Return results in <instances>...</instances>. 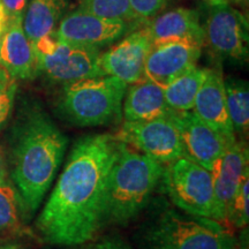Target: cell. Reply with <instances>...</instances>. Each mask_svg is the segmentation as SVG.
Here are the masks:
<instances>
[{
    "label": "cell",
    "mask_w": 249,
    "mask_h": 249,
    "mask_svg": "<svg viewBox=\"0 0 249 249\" xmlns=\"http://www.w3.org/2000/svg\"><path fill=\"white\" fill-rule=\"evenodd\" d=\"M119 143L111 134H93L75 143L37 219L44 241L70 247L82 245L105 225L108 176Z\"/></svg>",
    "instance_id": "cell-1"
},
{
    "label": "cell",
    "mask_w": 249,
    "mask_h": 249,
    "mask_svg": "<svg viewBox=\"0 0 249 249\" xmlns=\"http://www.w3.org/2000/svg\"><path fill=\"white\" fill-rule=\"evenodd\" d=\"M17 130L13 148V177L24 207L38 209L58 172L68 140L43 112H34Z\"/></svg>",
    "instance_id": "cell-2"
},
{
    "label": "cell",
    "mask_w": 249,
    "mask_h": 249,
    "mask_svg": "<svg viewBox=\"0 0 249 249\" xmlns=\"http://www.w3.org/2000/svg\"><path fill=\"white\" fill-rule=\"evenodd\" d=\"M164 169V164L120 142L108 176L105 224L126 225L138 216L163 178Z\"/></svg>",
    "instance_id": "cell-3"
},
{
    "label": "cell",
    "mask_w": 249,
    "mask_h": 249,
    "mask_svg": "<svg viewBox=\"0 0 249 249\" xmlns=\"http://www.w3.org/2000/svg\"><path fill=\"white\" fill-rule=\"evenodd\" d=\"M139 249H233L235 240L222 222L167 210L136 232Z\"/></svg>",
    "instance_id": "cell-4"
},
{
    "label": "cell",
    "mask_w": 249,
    "mask_h": 249,
    "mask_svg": "<svg viewBox=\"0 0 249 249\" xmlns=\"http://www.w3.org/2000/svg\"><path fill=\"white\" fill-rule=\"evenodd\" d=\"M127 85L114 76H95L65 85L61 114L79 127H97L120 119Z\"/></svg>",
    "instance_id": "cell-5"
},
{
    "label": "cell",
    "mask_w": 249,
    "mask_h": 249,
    "mask_svg": "<svg viewBox=\"0 0 249 249\" xmlns=\"http://www.w3.org/2000/svg\"><path fill=\"white\" fill-rule=\"evenodd\" d=\"M36 66L52 80L70 83L104 76L99 67L98 48L65 42L51 33L33 43Z\"/></svg>",
    "instance_id": "cell-6"
},
{
    "label": "cell",
    "mask_w": 249,
    "mask_h": 249,
    "mask_svg": "<svg viewBox=\"0 0 249 249\" xmlns=\"http://www.w3.org/2000/svg\"><path fill=\"white\" fill-rule=\"evenodd\" d=\"M161 180L173 203L186 213L217 220L211 171L181 157L167 164Z\"/></svg>",
    "instance_id": "cell-7"
},
{
    "label": "cell",
    "mask_w": 249,
    "mask_h": 249,
    "mask_svg": "<svg viewBox=\"0 0 249 249\" xmlns=\"http://www.w3.org/2000/svg\"><path fill=\"white\" fill-rule=\"evenodd\" d=\"M114 136L161 164L185 157L178 129L169 114L148 121H126Z\"/></svg>",
    "instance_id": "cell-8"
},
{
    "label": "cell",
    "mask_w": 249,
    "mask_h": 249,
    "mask_svg": "<svg viewBox=\"0 0 249 249\" xmlns=\"http://www.w3.org/2000/svg\"><path fill=\"white\" fill-rule=\"evenodd\" d=\"M171 120L178 129L185 157L207 170L213 165L234 141H230L191 111H171Z\"/></svg>",
    "instance_id": "cell-9"
},
{
    "label": "cell",
    "mask_w": 249,
    "mask_h": 249,
    "mask_svg": "<svg viewBox=\"0 0 249 249\" xmlns=\"http://www.w3.org/2000/svg\"><path fill=\"white\" fill-rule=\"evenodd\" d=\"M204 33L210 49L217 57L233 61L247 59V24L244 17L226 0L211 2Z\"/></svg>",
    "instance_id": "cell-10"
},
{
    "label": "cell",
    "mask_w": 249,
    "mask_h": 249,
    "mask_svg": "<svg viewBox=\"0 0 249 249\" xmlns=\"http://www.w3.org/2000/svg\"><path fill=\"white\" fill-rule=\"evenodd\" d=\"M152 39L148 27L134 31L99 57V67L104 75L114 76L126 85L144 79V64Z\"/></svg>",
    "instance_id": "cell-11"
},
{
    "label": "cell",
    "mask_w": 249,
    "mask_h": 249,
    "mask_svg": "<svg viewBox=\"0 0 249 249\" xmlns=\"http://www.w3.org/2000/svg\"><path fill=\"white\" fill-rule=\"evenodd\" d=\"M202 46L183 40L151 45L144 64V79L164 88L171 81L196 66Z\"/></svg>",
    "instance_id": "cell-12"
},
{
    "label": "cell",
    "mask_w": 249,
    "mask_h": 249,
    "mask_svg": "<svg viewBox=\"0 0 249 249\" xmlns=\"http://www.w3.org/2000/svg\"><path fill=\"white\" fill-rule=\"evenodd\" d=\"M216 214L218 222H226L227 213L242 180L249 173L248 148L245 142H234L218 158L213 170Z\"/></svg>",
    "instance_id": "cell-13"
},
{
    "label": "cell",
    "mask_w": 249,
    "mask_h": 249,
    "mask_svg": "<svg viewBox=\"0 0 249 249\" xmlns=\"http://www.w3.org/2000/svg\"><path fill=\"white\" fill-rule=\"evenodd\" d=\"M126 30V21L104 18L79 8L62 18L55 35L65 42L98 48L120 38Z\"/></svg>",
    "instance_id": "cell-14"
},
{
    "label": "cell",
    "mask_w": 249,
    "mask_h": 249,
    "mask_svg": "<svg viewBox=\"0 0 249 249\" xmlns=\"http://www.w3.org/2000/svg\"><path fill=\"white\" fill-rule=\"evenodd\" d=\"M192 111L230 141H235V134L227 111L225 82L220 71L208 70Z\"/></svg>",
    "instance_id": "cell-15"
},
{
    "label": "cell",
    "mask_w": 249,
    "mask_h": 249,
    "mask_svg": "<svg viewBox=\"0 0 249 249\" xmlns=\"http://www.w3.org/2000/svg\"><path fill=\"white\" fill-rule=\"evenodd\" d=\"M0 62L14 79H30L36 71V57L33 44L22 27V17L11 18L1 37Z\"/></svg>",
    "instance_id": "cell-16"
},
{
    "label": "cell",
    "mask_w": 249,
    "mask_h": 249,
    "mask_svg": "<svg viewBox=\"0 0 249 249\" xmlns=\"http://www.w3.org/2000/svg\"><path fill=\"white\" fill-rule=\"evenodd\" d=\"M147 27L152 44L169 40H183L202 46L205 39L198 13L192 9L176 8L166 12L156 18Z\"/></svg>",
    "instance_id": "cell-17"
},
{
    "label": "cell",
    "mask_w": 249,
    "mask_h": 249,
    "mask_svg": "<svg viewBox=\"0 0 249 249\" xmlns=\"http://www.w3.org/2000/svg\"><path fill=\"white\" fill-rule=\"evenodd\" d=\"M172 111L161 87L145 79L134 83L124 104L126 121H148L166 117Z\"/></svg>",
    "instance_id": "cell-18"
},
{
    "label": "cell",
    "mask_w": 249,
    "mask_h": 249,
    "mask_svg": "<svg viewBox=\"0 0 249 249\" xmlns=\"http://www.w3.org/2000/svg\"><path fill=\"white\" fill-rule=\"evenodd\" d=\"M65 8L64 0H33L24 17L23 30L31 44L53 33Z\"/></svg>",
    "instance_id": "cell-19"
},
{
    "label": "cell",
    "mask_w": 249,
    "mask_h": 249,
    "mask_svg": "<svg viewBox=\"0 0 249 249\" xmlns=\"http://www.w3.org/2000/svg\"><path fill=\"white\" fill-rule=\"evenodd\" d=\"M207 74V68L194 66L171 81L163 88L167 105L174 111L193 110L196 95Z\"/></svg>",
    "instance_id": "cell-20"
},
{
    "label": "cell",
    "mask_w": 249,
    "mask_h": 249,
    "mask_svg": "<svg viewBox=\"0 0 249 249\" xmlns=\"http://www.w3.org/2000/svg\"><path fill=\"white\" fill-rule=\"evenodd\" d=\"M225 82L226 105L234 134L242 138L248 135L249 91L248 83L242 80L229 79Z\"/></svg>",
    "instance_id": "cell-21"
},
{
    "label": "cell",
    "mask_w": 249,
    "mask_h": 249,
    "mask_svg": "<svg viewBox=\"0 0 249 249\" xmlns=\"http://www.w3.org/2000/svg\"><path fill=\"white\" fill-rule=\"evenodd\" d=\"M80 9L111 20H133L128 0H80Z\"/></svg>",
    "instance_id": "cell-22"
},
{
    "label": "cell",
    "mask_w": 249,
    "mask_h": 249,
    "mask_svg": "<svg viewBox=\"0 0 249 249\" xmlns=\"http://www.w3.org/2000/svg\"><path fill=\"white\" fill-rule=\"evenodd\" d=\"M17 193L11 186L0 185V233L20 231Z\"/></svg>",
    "instance_id": "cell-23"
},
{
    "label": "cell",
    "mask_w": 249,
    "mask_h": 249,
    "mask_svg": "<svg viewBox=\"0 0 249 249\" xmlns=\"http://www.w3.org/2000/svg\"><path fill=\"white\" fill-rule=\"evenodd\" d=\"M248 186L249 174L242 180L238 192H236L234 200H233L229 213H227L226 222H229L235 227H244L248 224Z\"/></svg>",
    "instance_id": "cell-24"
},
{
    "label": "cell",
    "mask_w": 249,
    "mask_h": 249,
    "mask_svg": "<svg viewBox=\"0 0 249 249\" xmlns=\"http://www.w3.org/2000/svg\"><path fill=\"white\" fill-rule=\"evenodd\" d=\"M17 86L7 76L0 77V129L7 123L12 107H13L14 95Z\"/></svg>",
    "instance_id": "cell-25"
},
{
    "label": "cell",
    "mask_w": 249,
    "mask_h": 249,
    "mask_svg": "<svg viewBox=\"0 0 249 249\" xmlns=\"http://www.w3.org/2000/svg\"><path fill=\"white\" fill-rule=\"evenodd\" d=\"M135 18H150L164 8L166 0H128Z\"/></svg>",
    "instance_id": "cell-26"
},
{
    "label": "cell",
    "mask_w": 249,
    "mask_h": 249,
    "mask_svg": "<svg viewBox=\"0 0 249 249\" xmlns=\"http://www.w3.org/2000/svg\"><path fill=\"white\" fill-rule=\"evenodd\" d=\"M9 18L22 17V12L26 7L27 0H0Z\"/></svg>",
    "instance_id": "cell-27"
},
{
    "label": "cell",
    "mask_w": 249,
    "mask_h": 249,
    "mask_svg": "<svg viewBox=\"0 0 249 249\" xmlns=\"http://www.w3.org/2000/svg\"><path fill=\"white\" fill-rule=\"evenodd\" d=\"M95 249H133L128 244L116 236L104 238L98 244H96Z\"/></svg>",
    "instance_id": "cell-28"
},
{
    "label": "cell",
    "mask_w": 249,
    "mask_h": 249,
    "mask_svg": "<svg viewBox=\"0 0 249 249\" xmlns=\"http://www.w3.org/2000/svg\"><path fill=\"white\" fill-rule=\"evenodd\" d=\"M9 20H11V18H9L7 12L5 11L4 6H2L1 2H0V36L1 37H2V35H4L5 30L7 29V27L9 24Z\"/></svg>",
    "instance_id": "cell-29"
},
{
    "label": "cell",
    "mask_w": 249,
    "mask_h": 249,
    "mask_svg": "<svg viewBox=\"0 0 249 249\" xmlns=\"http://www.w3.org/2000/svg\"><path fill=\"white\" fill-rule=\"evenodd\" d=\"M6 180V163L2 150L0 149V185L5 183Z\"/></svg>",
    "instance_id": "cell-30"
},
{
    "label": "cell",
    "mask_w": 249,
    "mask_h": 249,
    "mask_svg": "<svg viewBox=\"0 0 249 249\" xmlns=\"http://www.w3.org/2000/svg\"><path fill=\"white\" fill-rule=\"evenodd\" d=\"M0 249H24V248L22 245L18 244V242H8V244L0 246Z\"/></svg>",
    "instance_id": "cell-31"
},
{
    "label": "cell",
    "mask_w": 249,
    "mask_h": 249,
    "mask_svg": "<svg viewBox=\"0 0 249 249\" xmlns=\"http://www.w3.org/2000/svg\"><path fill=\"white\" fill-rule=\"evenodd\" d=\"M234 1L239 6H241V7H247V5H248V0H234Z\"/></svg>",
    "instance_id": "cell-32"
},
{
    "label": "cell",
    "mask_w": 249,
    "mask_h": 249,
    "mask_svg": "<svg viewBox=\"0 0 249 249\" xmlns=\"http://www.w3.org/2000/svg\"><path fill=\"white\" fill-rule=\"evenodd\" d=\"M0 44H1V36H0ZM0 65H1V62H0Z\"/></svg>",
    "instance_id": "cell-33"
},
{
    "label": "cell",
    "mask_w": 249,
    "mask_h": 249,
    "mask_svg": "<svg viewBox=\"0 0 249 249\" xmlns=\"http://www.w3.org/2000/svg\"><path fill=\"white\" fill-rule=\"evenodd\" d=\"M210 2H213V1H217V0H209Z\"/></svg>",
    "instance_id": "cell-34"
}]
</instances>
